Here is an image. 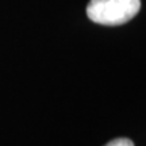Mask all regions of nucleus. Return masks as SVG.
<instances>
[{
	"label": "nucleus",
	"instance_id": "1",
	"mask_svg": "<svg viewBox=\"0 0 146 146\" xmlns=\"http://www.w3.org/2000/svg\"><path fill=\"white\" fill-rule=\"evenodd\" d=\"M141 8V0H91L87 15L103 26H119L131 21Z\"/></svg>",
	"mask_w": 146,
	"mask_h": 146
},
{
	"label": "nucleus",
	"instance_id": "2",
	"mask_svg": "<svg viewBox=\"0 0 146 146\" xmlns=\"http://www.w3.org/2000/svg\"><path fill=\"white\" fill-rule=\"evenodd\" d=\"M106 146H134V143L129 138H116V139L110 141Z\"/></svg>",
	"mask_w": 146,
	"mask_h": 146
}]
</instances>
